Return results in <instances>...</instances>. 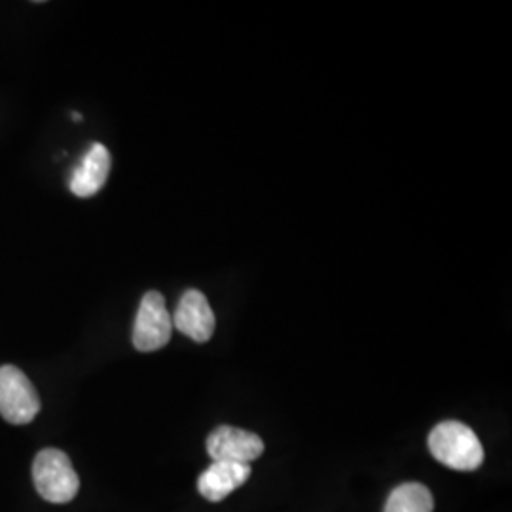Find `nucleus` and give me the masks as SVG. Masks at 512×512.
Returning <instances> with one entry per match:
<instances>
[{"label":"nucleus","instance_id":"nucleus-5","mask_svg":"<svg viewBox=\"0 0 512 512\" xmlns=\"http://www.w3.org/2000/svg\"><path fill=\"white\" fill-rule=\"evenodd\" d=\"M264 452L262 439L245 429L232 425H220L207 439V454L213 461L251 463Z\"/></svg>","mask_w":512,"mask_h":512},{"label":"nucleus","instance_id":"nucleus-8","mask_svg":"<svg viewBox=\"0 0 512 512\" xmlns=\"http://www.w3.org/2000/svg\"><path fill=\"white\" fill-rule=\"evenodd\" d=\"M110 152L107 147L101 143H95L92 148L86 152L80 165L74 169L71 177V192L78 198H92L95 196L109 179Z\"/></svg>","mask_w":512,"mask_h":512},{"label":"nucleus","instance_id":"nucleus-9","mask_svg":"<svg viewBox=\"0 0 512 512\" xmlns=\"http://www.w3.org/2000/svg\"><path fill=\"white\" fill-rule=\"evenodd\" d=\"M433 495L418 482H408L395 488L387 497L384 512H433Z\"/></svg>","mask_w":512,"mask_h":512},{"label":"nucleus","instance_id":"nucleus-3","mask_svg":"<svg viewBox=\"0 0 512 512\" xmlns=\"http://www.w3.org/2000/svg\"><path fill=\"white\" fill-rule=\"evenodd\" d=\"M40 397L35 385L18 366H0V416L8 423L25 425L37 418Z\"/></svg>","mask_w":512,"mask_h":512},{"label":"nucleus","instance_id":"nucleus-4","mask_svg":"<svg viewBox=\"0 0 512 512\" xmlns=\"http://www.w3.org/2000/svg\"><path fill=\"white\" fill-rule=\"evenodd\" d=\"M173 319L165 306L164 296L150 291L143 296L133 327V346L143 353L158 351L171 340Z\"/></svg>","mask_w":512,"mask_h":512},{"label":"nucleus","instance_id":"nucleus-2","mask_svg":"<svg viewBox=\"0 0 512 512\" xmlns=\"http://www.w3.org/2000/svg\"><path fill=\"white\" fill-rule=\"evenodd\" d=\"M33 480L40 497L50 503H69L80 490V478L71 459L57 448L38 452L33 463Z\"/></svg>","mask_w":512,"mask_h":512},{"label":"nucleus","instance_id":"nucleus-7","mask_svg":"<svg viewBox=\"0 0 512 512\" xmlns=\"http://www.w3.org/2000/svg\"><path fill=\"white\" fill-rule=\"evenodd\" d=\"M251 476V465L232 461H213L198 478V492L213 503L226 499Z\"/></svg>","mask_w":512,"mask_h":512},{"label":"nucleus","instance_id":"nucleus-6","mask_svg":"<svg viewBox=\"0 0 512 512\" xmlns=\"http://www.w3.org/2000/svg\"><path fill=\"white\" fill-rule=\"evenodd\" d=\"M171 319L173 329L183 332L184 336L192 338L198 344L211 340L215 332V313L211 310L205 294L196 289H190L183 294Z\"/></svg>","mask_w":512,"mask_h":512},{"label":"nucleus","instance_id":"nucleus-1","mask_svg":"<svg viewBox=\"0 0 512 512\" xmlns=\"http://www.w3.org/2000/svg\"><path fill=\"white\" fill-rule=\"evenodd\" d=\"M429 450L442 465L456 471H475L484 461V448L475 431L461 421H442L429 433Z\"/></svg>","mask_w":512,"mask_h":512}]
</instances>
